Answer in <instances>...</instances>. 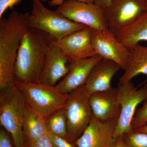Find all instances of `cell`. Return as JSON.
I'll return each instance as SVG.
<instances>
[{"instance_id":"cell-1","label":"cell","mask_w":147,"mask_h":147,"mask_svg":"<svg viewBox=\"0 0 147 147\" xmlns=\"http://www.w3.org/2000/svg\"><path fill=\"white\" fill-rule=\"evenodd\" d=\"M55 40L43 31L29 27L17 53L14 80L22 83H39L49 49Z\"/></svg>"},{"instance_id":"cell-2","label":"cell","mask_w":147,"mask_h":147,"mask_svg":"<svg viewBox=\"0 0 147 147\" xmlns=\"http://www.w3.org/2000/svg\"><path fill=\"white\" fill-rule=\"evenodd\" d=\"M29 14L13 11L7 18H0V90L14 84V65L21 41L30 27Z\"/></svg>"},{"instance_id":"cell-3","label":"cell","mask_w":147,"mask_h":147,"mask_svg":"<svg viewBox=\"0 0 147 147\" xmlns=\"http://www.w3.org/2000/svg\"><path fill=\"white\" fill-rule=\"evenodd\" d=\"M25 104L15 84L1 90L0 123L10 134L15 147H24L26 143L23 131Z\"/></svg>"},{"instance_id":"cell-4","label":"cell","mask_w":147,"mask_h":147,"mask_svg":"<svg viewBox=\"0 0 147 147\" xmlns=\"http://www.w3.org/2000/svg\"><path fill=\"white\" fill-rule=\"evenodd\" d=\"M14 84L29 106L45 119L65 107L68 94L61 92L57 86L15 80Z\"/></svg>"},{"instance_id":"cell-5","label":"cell","mask_w":147,"mask_h":147,"mask_svg":"<svg viewBox=\"0 0 147 147\" xmlns=\"http://www.w3.org/2000/svg\"><path fill=\"white\" fill-rule=\"evenodd\" d=\"M28 23L30 27L43 31L56 40L61 39L86 27L69 20L56 11L48 9L41 0H32Z\"/></svg>"},{"instance_id":"cell-6","label":"cell","mask_w":147,"mask_h":147,"mask_svg":"<svg viewBox=\"0 0 147 147\" xmlns=\"http://www.w3.org/2000/svg\"><path fill=\"white\" fill-rule=\"evenodd\" d=\"M90 96L84 85L68 95L64 108L67 123V139L73 144L86 130L93 115Z\"/></svg>"},{"instance_id":"cell-7","label":"cell","mask_w":147,"mask_h":147,"mask_svg":"<svg viewBox=\"0 0 147 147\" xmlns=\"http://www.w3.org/2000/svg\"><path fill=\"white\" fill-rule=\"evenodd\" d=\"M131 81L119 84L117 96L121 105V113L114 132L117 138L133 131L131 124L135 115L136 108L143 101L147 100V86L138 88Z\"/></svg>"},{"instance_id":"cell-8","label":"cell","mask_w":147,"mask_h":147,"mask_svg":"<svg viewBox=\"0 0 147 147\" xmlns=\"http://www.w3.org/2000/svg\"><path fill=\"white\" fill-rule=\"evenodd\" d=\"M55 11L69 20L93 30H104L109 29L105 11L94 3L78 0H65Z\"/></svg>"},{"instance_id":"cell-9","label":"cell","mask_w":147,"mask_h":147,"mask_svg":"<svg viewBox=\"0 0 147 147\" xmlns=\"http://www.w3.org/2000/svg\"><path fill=\"white\" fill-rule=\"evenodd\" d=\"M147 11V0H113L105 11L108 28L113 32L131 25Z\"/></svg>"},{"instance_id":"cell-10","label":"cell","mask_w":147,"mask_h":147,"mask_svg":"<svg viewBox=\"0 0 147 147\" xmlns=\"http://www.w3.org/2000/svg\"><path fill=\"white\" fill-rule=\"evenodd\" d=\"M91 30L92 42L97 56L115 62L124 70L128 59V49L119 41L110 29Z\"/></svg>"},{"instance_id":"cell-11","label":"cell","mask_w":147,"mask_h":147,"mask_svg":"<svg viewBox=\"0 0 147 147\" xmlns=\"http://www.w3.org/2000/svg\"><path fill=\"white\" fill-rule=\"evenodd\" d=\"M118 118L102 121L93 115L89 125L75 145L77 147H115L117 138L114 132Z\"/></svg>"},{"instance_id":"cell-12","label":"cell","mask_w":147,"mask_h":147,"mask_svg":"<svg viewBox=\"0 0 147 147\" xmlns=\"http://www.w3.org/2000/svg\"><path fill=\"white\" fill-rule=\"evenodd\" d=\"M55 43L63 50L69 65L77 61L97 56L93 45L91 28L86 26Z\"/></svg>"},{"instance_id":"cell-13","label":"cell","mask_w":147,"mask_h":147,"mask_svg":"<svg viewBox=\"0 0 147 147\" xmlns=\"http://www.w3.org/2000/svg\"><path fill=\"white\" fill-rule=\"evenodd\" d=\"M55 41L50 46L40 79V83L50 86H57L67 74L70 67L67 58Z\"/></svg>"},{"instance_id":"cell-14","label":"cell","mask_w":147,"mask_h":147,"mask_svg":"<svg viewBox=\"0 0 147 147\" xmlns=\"http://www.w3.org/2000/svg\"><path fill=\"white\" fill-rule=\"evenodd\" d=\"M102 59L96 56L77 61L70 65L68 73L57 85L61 92L68 94L84 85L92 69Z\"/></svg>"},{"instance_id":"cell-15","label":"cell","mask_w":147,"mask_h":147,"mask_svg":"<svg viewBox=\"0 0 147 147\" xmlns=\"http://www.w3.org/2000/svg\"><path fill=\"white\" fill-rule=\"evenodd\" d=\"M121 69L115 62L102 59L92 69L84 84L85 88L90 94L111 90L112 79Z\"/></svg>"},{"instance_id":"cell-16","label":"cell","mask_w":147,"mask_h":147,"mask_svg":"<svg viewBox=\"0 0 147 147\" xmlns=\"http://www.w3.org/2000/svg\"><path fill=\"white\" fill-rule=\"evenodd\" d=\"M90 103L93 115L99 120L108 121L119 117L121 107L118 99L117 88L92 94Z\"/></svg>"},{"instance_id":"cell-17","label":"cell","mask_w":147,"mask_h":147,"mask_svg":"<svg viewBox=\"0 0 147 147\" xmlns=\"http://www.w3.org/2000/svg\"><path fill=\"white\" fill-rule=\"evenodd\" d=\"M128 50V59L124 72L119 79V84L130 82L139 74L147 75V46L139 43ZM147 82V79L141 86Z\"/></svg>"},{"instance_id":"cell-18","label":"cell","mask_w":147,"mask_h":147,"mask_svg":"<svg viewBox=\"0 0 147 147\" xmlns=\"http://www.w3.org/2000/svg\"><path fill=\"white\" fill-rule=\"evenodd\" d=\"M114 33L119 41L128 49L141 41H147V11L131 25Z\"/></svg>"},{"instance_id":"cell-19","label":"cell","mask_w":147,"mask_h":147,"mask_svg":"<svg viewBox=\"0 0 147 147\" xmlns=\"http://www.w3.org/2000/svg\"><path fill=\"white\" fill-rule=\"evenodd\" d=\"M45 118L34 111L26 102L23 131L26 142L32 144L48 133Z\"/></svg>"},{"instance_id":"cell-20","label":"cell","mask_w":147,"mask_h":147,"mask_svg":"<svg viewBox=\"0 0 147 147\" xmlns=\"http://www.w3.org/2000/svg\"><path fill=\"white\" fill-rule=\"evenodd\" d=\"M45 124L48 133L67 139V123L64 108L56 111L46 118Z\"/></svg>"},{"instance_id":"cell-21","label":"cell","mask_w":147,"mask_h":147,"mask_svg":"<svg viewBox=\"0 0 147 147\" xmlns=\"http://www.w3.org/2000/svg\"><path fill=\"white\" fill-rule=\"evenodd\" d=\"M127 147H147V133L134 130L123 134Z\"/></svg>"},{"instance_id":"cell-22","label":"cell","mask_w":147,"mask_h":147,"mask_svg":"<svg viewBox=\"0 0 147 147\" xmlns=\"http://www.w3.org/2000/svg\"><path fill=\"white\" fill-rule=\"evenodd\" d=\"M147 124V100L143 106L137 110L132 122L131 127L133 130H137Z\"/></svg>"},{"instance_id":"cell-23","label":"cell","mask_w":147,"mask_h":147,"mask_svg":"<svg viewBox=\"0 0 147 147\" xmlns=\"http://www.w3.org/2000/svg\"><path fill=\"white\" fill-rule=\"evenodd\" d=\"M53 147H77L67 139L51 133H47Z\"/></svg>"},{"instance_id":"cell-24","label":"cell","mask_w":147,"mask_h":147,"mask_svg":"<svg viewBox=\"0 0 147 147\" xmlns=\"http://www.w3.org/2000/svg\"><path fill=\"white\" fill-rule=\"evenodd\" d=\"M9 133L4 128L0 130V147H14L13 142L11 141Z\"/></svg>"},{"instance_id":"cell-25","label":"cell","mask_w":147,"mask_h":147,"mask_svg":"<svg viewBox=\"0 0 147 147\" xmlns=\"http://www.w3.org/2000/svg\"><path fill=\"white\" fill-rule=\"evenodd\" d=\"M21 1V0H0V18L7 9H12Z\"/></svg>"},{"instance_id":"cell-26","label":"cell","mask_w":147,"mask_h":147,"mask_svg":"<svg viewBox=\"0 0 147 147\" xmlns=\"http://www.w3.org/2000/svg\"><path fill=\"white\" fill-rule=\"evenodd\" d=\"M29 144L30 147H53L47 134L40 137L34 143Z\"/></svg>"},{"instance_id":"cell-27","label":"cell","mask_w":147,"mask_h":147,"mask_svg":"<svg viewBox=\"0 0 147 147\" xmlns=\"http://www.w3.org/2000/svg\"><path fill=\"white\" fill-rule=\"evenodd\" d=\"M49 1L48 3L51 6H59L63 3L65 0H41L42 2ZM80 1L83 2L88 3H94V0H78Z\"/></svg>"},{"instance_id":"cell-28","label":"cell","mask_w":147,"mask_h":147,"mask_svg":"<svg viewBox=\"0 0 147 147\" xmlns=\"http://www.w3.org/2000/svg\"><path fill=\"white\" fill-rule=\"evenodd\" d=\"M113 0H94V3L102 10H106Z\"/></svg>"},{"instance_id":"cell-29","label":"cell","mask_w":147,"mask_h":147,"mask_svg":"<svg viewBox=\"0 0 147 147\" xmlns=\"http://www.w3.org/2000/svg\"><path fill=\"white\" fill-rule=\"evenodd\" d=\"M114 147H127L123 135L117 138L116 144Z\"/></svg>"},{"instance_id":"cell-30","label":"cell","mask_w":147,"mask_h":147,"mask_svg":"<svg viewBox=\"0 0 147 147\" xmlns=\"http://www.w3.org/2000/svg\"><path fill=\"white\" fill-rule=\"evenodd\" d=\"M135 130L147 133V124L144 125V126L142 127L141 128L138 129L137 130Z\"/></svg>"},{"instance_id":"cell-31","label":"cell","mask_w":147,"mask_h":147,"mask_svg":"<svg viewBox=\"0 0 147 147\" xmlns=\"http://www.w3.org/2000/svg\"><path fill=\"white\" fill-rule=\"evenodd\" d=\"M24 147H30V145H29V144L28 143H26V145H25V146Z\"/></svg>"},{"instance_id":"cell-32","label":"cell","mask_w":147,"mask_h":147,"mask_svg":"<svg viewBox=\"0 0 147 147\" xmlns=\"http://www.w3.org/2000/svg\"><path fill=\"white\" fill-rule=\"evenodd\" d=\"M145 86H147V84H145Z\"/></svg>"}]
</instances>
